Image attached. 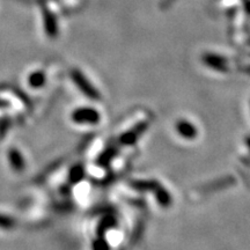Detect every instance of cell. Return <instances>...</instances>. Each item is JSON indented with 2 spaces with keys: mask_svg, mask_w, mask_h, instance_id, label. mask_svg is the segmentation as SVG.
Here are the masks:
<instances>
[{
  "mask_svg": "<svg viewBox=\"0 0 250 250\" xmlns=\"http://www.w3.org/2000/svg\"><path fill=\"white\" fill-rule=\"evenodd\" d=\"M72 79H73L76 85L78 86L83 94H85L87 98L92 100H99L100 99V93L99 90L94 87L92 83L87 80V78L83 76V73L79 71H73L72 72Z\"/></svg>",
  "mask_w": 250,
  "mask_h": 250,
  "instance_id": "1",
  "label": "cell"
},
{
  "mask_svg": "<svg viewBox=\"0 0 250 250\" xmlns=\"http://www.w3.org/2000/svg\"><path fill=\"white\" fill-rule=\"evenodd\" d=\"M72 120L79 124H98L101 116L94 108H79L73 111Z\"/></svg>",
  "mask_w": 250,
  "mask_h": 250,
  "instance_id": "2",
  "label": "cell"
},
{
  "mask_svg": "<svg viewBox=\"0 0 250 250\" xmlns=\"http://www.w3.org/2000/svg\"><path fill=\"white\" fill-rule=\"evenodd\" d=\"M147 127H148L147 122H142V123L137 124L136 126L132 127V129L122 134L120 142L125 146L133 145V144L138 142V139L143 136L144 132L147 130Z\"/></svg>",
  "mask_w": 250,
  "mask_h": 250,
  "instance_id": "3",
  "label": "cell"
},
{
  "mask_svg": "<svg viewBox=\"0 0 250 250\" xmlns=\"http://www.w3.org/2000/svg\"><path fill=\"white\" fill-rule=\"evenodd\" d=\"M175 129H176V132L179 133L182 138L187 140L195 139L197 134H198L197 127L187 120H180L176 124H175Z\"/></svg>",
  "mask_w": 250,
  "mask_h": 250,
  "instance_id": "4",
  "label": "cell"
},
{
  "mask_svg": "<svg viewBox=\"0 0 250 250\" xmlns=\"http://www.w3.org/2000/svg\"><path fill=\"white\" fill-rule=\"evenodd\" d=\"M154 196L158 204L162 206V208H169L173 203V198H171L169 191L167 189H165L161 184H159L158 188L154 190Z\"/></svg>",
  "mask_w": 250,
  "mask_h": 250,
  "instance_id": "5",
  "label": "cell"
},
{
  "mask_svg": "<svg viewBox=\"0 0 250 250\" xmlns=\"http://www.w3.org/2000/svg\"><path fill=\"white\" fill-rule=\"evenodd\" d=\"M159 182H156L154 180H138L133 181L131 183V187L133 188L134 190L140 192H147V191H154V190L158 188Z\"/></svg>",
  "mask_w": 250,
  "mask_h": 250,
  "instance_id": "6",
  "label": "cell"
},
{
  "mask_svg": "<svg viewBox=\"0 0 250 250\" xmlns=\"http://www.w3.org/2000/svg\"><path fill=\"white\" fill-rule=\"evenodd\" d=\"M8 161L11 164L12 167H13L14 170L17 171H22L24 169V160H23V156L21 154L18 149H11L8 152Z\"/></svg>",
  "mask_w": 250,
  "mask_h": 250,
  "instance_id": "7",
  "label": "cell"
},
{
  "mask_svg": "<svg viewBox=\"0 0 250 250\" xmlns=\"http://www.w3.org/2000/svg\"><path fill=\"white\" fill-rule=\"evenodd\" d=\"M116 153H117V149L115 147H109L108 149H105V151L100 155L99 164L102 166H108L110 164L112 159H114V156L116 155Z\"/></svg>",
  "mask_w": 250,
  "mask_h": 250,
  "instance_id": "8",
  "label": "cell"
},
{
  "mask_svg": "<svg viewBox=\"0 0 250 250\" xmlns=\"http://www.w3.org/2000/svg\"><path fill=\"white\" fill-rule=\"evenodd\" d=\"M45 77L42 72H35L29 77V85L34 88H40L44 85Z\"/></svg>",
  "mask_w": 250,
  "mask_h": 250,
  "instance_id": "9",
  "label": "cell"
},
{
  "mask_svg": "<svg viewBox=\"0 0 250 250\" xmlns=\"http://www.w3.org/2000/svg\"><path fill=\"white\" fill-rule=\"evenodd\" d=\"M116 225H117L116 219H115L114 217H111V215H109V217H105L101 221V224H100V226H99V232H100V234L104 233L105 230L109 229V228L115 227Z\"/></svg>",
  "mask_w": 250,
  "mask_h": 250,
  "instance_id": "10",
  "label": "cell"
},
{
  "mask_svg": "<svg viewBox=\"0 0 250 250\" xmlns=\"http://www.w3.org/2000/svg\"><path fill=\"white\" fill-rule=\"evenodd\" d=\"M83 176H85V170H83V168L81 166H76V167L72 168L70 173L71 182H79Z\"/></svg>",
  "mask_w": 250,
  "mask_h": 250,
  "instance_id": "11",
  "label": "cell"
},
{
  "mask_svg": "<svg viewBox=\"0 0 250 250\" xmlns=\"http://www.w3.org/2000/svg\"><path fill=\"white\" fill-rule=\"evenodd\" d=\"M93 250H110V247L104 239L99 237L93 242Z\"/></svg>",
  "mask_w": 250,
  "mask_h": 250,
  "instance_id": "12",
  "label": "cell"
},
{
  "mask_svg": "<svg viewBox=\"0 0 250 250\" xmlns=\"http://www.w3.org/2000/svg\"><path fill=\"white\" fill-rule=\"evenodd\" d=\"M14 226V220L7 215L0 214V227L1 228H11Z\"/></svg>",
  "mask_w": 250,
  "mask_h": 250,
  "instance_id": "13",
  "label": "cell"
},
{
  "mask_svg": "<svg viewBox=\"0 0 250 250\" xmlns=\"http://www.w3.org/2000/svg\"><path fill=\"white\" fill-rule=\"evenodd\" d=\"M246 145H247V147H248V149L250 151V136H248L246 138Z\"/></svg>",
  "mask_w": 250,
  "mask_h": 250,
  "instance_id": "14",
  "label": "cell"
}]
</instances>
